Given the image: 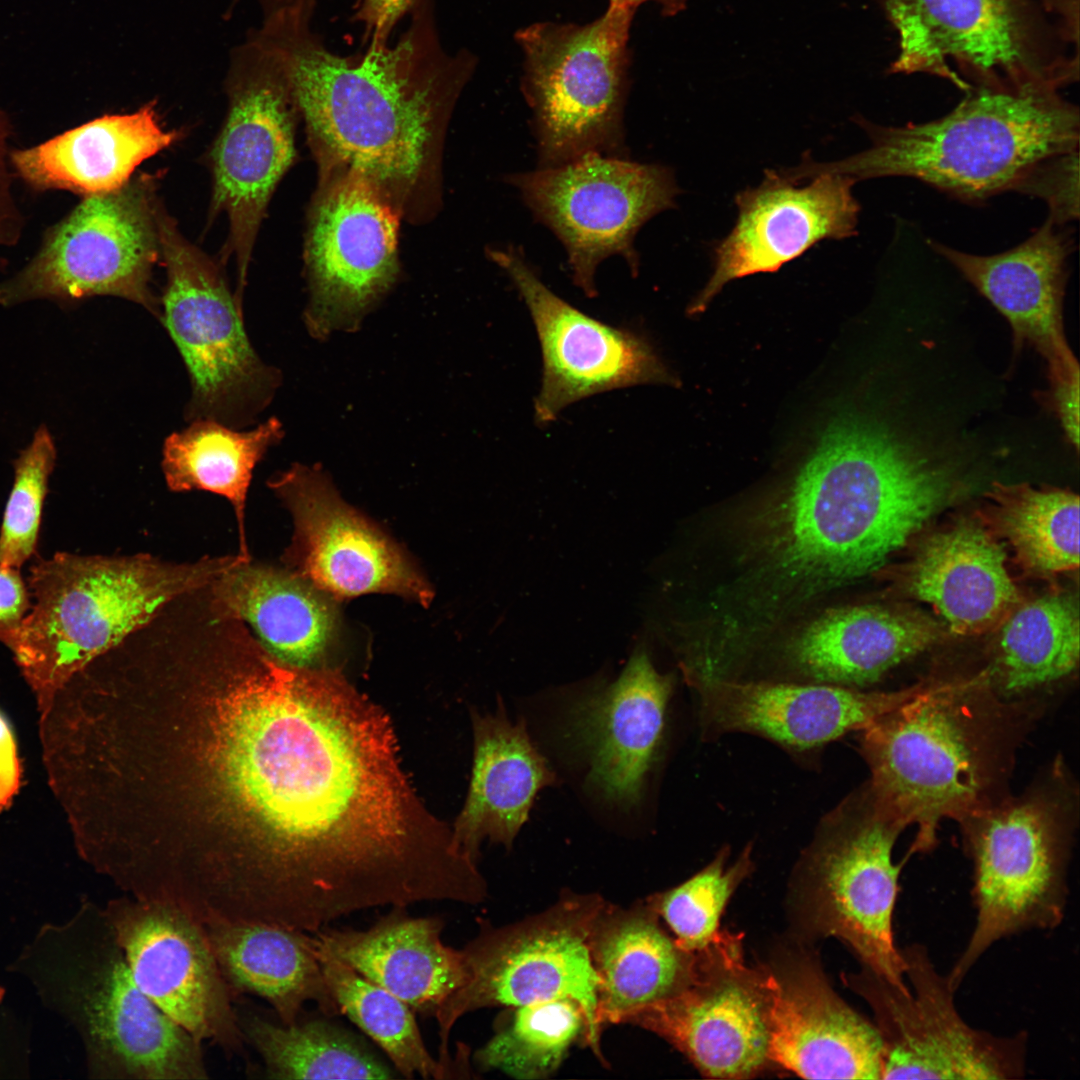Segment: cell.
<instances>
[{
	"label": "cell",
	"instance_id": "7a4b0ae2",
	"mask_svg": "<svg viewBox=\"0 0 1080 1080\" xmlns=\"http://www.w3.org/2000/svg\"><path fill=\"white\" fill-rule=\"evenodd\" d=\"M952 469L862 416L824 431L794 481L756 512L748 552L784 604L879 568L955 496Z\"/></svg>",
	"mask_w": 1080,
	"mask_h": 1080
},
{
	"label": "cell",
	"instance_id": "5b68a950",
	"mask_svg": "<svg viewBox=\"0 0 1080 1080\" xmlns=\"http://www.w3.org/2000/svg\"><path fill=\"white\" fill-rule=\"evenodd\" d=\"M941 118L903 126L857 123L870 146L843 160L797 166L802 179L902 176L967 201L1013 190L1040 161L1078 149L1079 109L1049 86L972 88Z\"/></svg>",
	"mask_w": 1080,
	"mask_h": 1080
},
{
	"label": "cell",
	"instance_id": "816d5d0a",
	"mask_svg": "<svg viewBox=\"0 0 1080 1080\" xmlns=\"http://www.w3.org/2000/svg\"><path fill=\"white\" fill-rule=\"evenodd\" d=\"M269 1L277 2V3H295V2H300V1H304V0H269Z\"/></svg>",
	"mask_w": 1080,
	"mask_h": 1080
},
{
	"label": "cell",
	"instance_id": "60d3db41",
	"mask_svg": "<svg viewBox=\"0 0 1080 1080\" xmlns=\"http://www.w3.org/2000/svg\"><path fill=\"white\" fill-rule=\"evenodd\" d=\"M587 1020L572 999H553L515 1007L513 1015L474 1054L482 1071L497 1070L521 1080L554 1073L570 1047L586 1044Z\"/></svg>",
	"mask_w": 1080,
	"mask_h": 1080
},
{
	"label": "cell",
	"instance_id": "9c48e42d",
	"mask_svg": "<svg viewBox=\"0 0 1080 1080\" xmlns=\"http://www.w3.org/2000/svg\"><path fill=\"white\" fill-rule=\"evenodd\" d=\"M634 12L609 5L589 24L544 22L516 33L525 56L521 87L533 113L539 168L589 153L625 158Z\"/></svg>",
	"mask_w": 1080,
	"mask_h": 1080
},
{
	"label": "cell",
	"instance_id": "3957f363",
	"mask_svg": "<svg viewBox=\"0 0 1080 1080\" xmlns=\"http://www.w3.org/2000/svg\"><path fill=\"white\" fill-rule=\"evenodd\" d=\"M434 12L433 0H417L394 45L344 56L303 14L278 13L256 28L276 50L313 140L383 191L415 180L432 128L476 67L468 50H445Z\"/></svg>",
	"mask_w": 1080,
	"mask_h": 1080
},
{
	"label": "cell",
	"instance_id": "d6986e66",
	"mask_svg": "<svg viewBox=\"0 0 1080 1080\" xmlns=\"http://www.w3.org/2000/svg\"><path fill=\"white\" fill-rule=\"evenodd\" d=\"M104 910L140 990L199 1042L242 1056L232 993L204 925L174 906L131 896L109 900Z\"/></svg>",
	"mask_w": 1080,
	"mask_h": 1080
},
{
	"label": "cell",
	"instance_id": "d4e9b609",
	"mask_svg": "<svg viewBox=\"0 0 1080 1080\" xmlns=\"http://www.w3.org/2000/svg\"><path fill=\"white\" fill-rule=\"evenodd\" d=\"M671 674H661L637 648L619 677L578 699L569 709L566 737L582 750L591 784L621 807L641 799L662 740Z\"/></svg>",
	"mask_w": 1080,
	"mask_h": 1080
},
{
	"label": "cell",
	"instance_id": "d590c367",
	"mask_svg": "<svg viewBox=\"0 0 1080 1080\" xmlns=\"http://www.w3.org/2000/svg\"><path fill=\"white\" fill-rule=\"evenodd\" d=\"M282 436V424L275 417L249 430L201 418L170 434L163 444L161 466L171 490H205L231 503L239 527L238 555L245 560L250 557L244 514L253 470Z\"/></svg>",
	"mask_w": 1080,
	"mask_h": 1080
},
{
	"label": "cell",
	"instance_id": "52a82bcc",
	"mask_svg": "<svg viewBox=\"0 0 1080 1080\" xmlns=\"http://www.w3.org/2000/svg\"><path fill=\"white\" fill-rule=\"evenodd\" d=\"M979 679L922 686L863 728L873 803L900 827H917L913 851L932 848L944 818L990 805L1000 763L992 705Z\"/></svg>",
	"mask_w": 1080,
	"mask_h": 1080
},
{
	"label": "cell",
	"instance_id": "836d02e7",
	"mask_svg": "<svg viewBox=\"0 0 1080 1080\" xmlns=\"http://www.w3.org/2000/svg\"><path fill=\"white\" fill-rule=\"evenodd\" d=\"M204 928L232 995L263 998L285 1025L297 1022L308 1002L327 1017L341 1014L312 934L265 922L214 921Z\"/></svg>",
	"mask_w": 1080,
	"mask_h": 1080
},
{
	"label": "cell",
	"instance_id": "4316f807",
	"mask_svg": "<svg viewBox=\"0 0 1080 1080\" xmlns=\"http://www.w3.org/2000/svg\"><path fill=\"white\" fill-rule=\"evenodd\" d=\"M922 686L863 692L828 683L697 679L702 718L712 728L756 733L796 749L816 747L862 730Z\"/></svg>",
	"mask_w": 1080,
	"mask_h": 1080
},
{
	"label": "cell",
	"instance_id": "cb8c5ba5",
	"mask_svg": "<svg viewBox=\"0 0 1080 1080\" xmlns=\"http://www.w3.org/2000/svg\"><path fill=\"white\" fill-rule=\"evenodd\" d=\"M800 186L766 170L761 184L737 193V219L715 247L714 270L689 312H702L728 282L776 272L825 239L856 234L860 206L853 178L835 173Z\"/></svg>",
	"mask_w": 1080,
	"mask_h": 1080
},
{
	"label": "cell",
	"instance_id": "bcb514c9",
	"mask_svg": "<svg viewBox=\"0 0 1080 1080\" xmlns=\"http://www.w3.org/2000/svg\"><path fill=\"white\" fill-rule=\"evenodd\" d=\"M417 0H361L353 21L363 25V43L371 47L388 45L397 23L411 11Z\"/></svg>",
	"mask_w": 1080,
	"mask_h": 1080
},
{
	"label": "cell",
	"instance_id": "f5cc1de1",
	"mask_svg": "<svg viewBox=\"0 0 1080 1080\" xmlns=\"http://www.w3.org/2000/svg\"><path fill=\"white\" fill-rule=\"evenodd\" d=\"M4 994H5V991H4V989H3V988H2L1 986H0V1004H1L2 1000H3V998H4Z\"/></svg>",
	"mask_w": 1080,
	"mask_h": 1080
},
{
	"label": "cell",
	"instance_id": "44dd1931",
	"mask_svg": "<svg viewBox=\"0 0 1080 1080\" xmlns=\"http://www.w3.org/2000/svg\"><path fill=\"white\" fill-rule=\"evenodd\" d=\"M529 309L539 338L543 375L535 419L548 424L583 398L642 384H674L652 346L628 330L574 308L542 283L522 250L490 252Z\"/></svg>",
	"mask_w": 1080,
	"mask_h": 1080
},
{
	"label": "cell",
	"instance_id": "d6a6232c",
	"mask_svg": "<svg viewBox=\"0 0 1080 1080\" xmlns=\"http://www.w3.org/2000/svg\"><path fill=\"white\" fill-rule=\"evenodd\" d=\"M474 731L470 790L451 840L472 860L485 838L510 848L538 792L556 782L525 721L511 722L502 705L494 715L476 717Z\"/></svg>",
	"mask_w": 1080,
	"mask_h": 1080
},
{
	"label": "cell",
	"instance_id": "9a60e30c",
	"mask_svg": "<svg viewBox=\"0 0 1080 1080\" xmlns=\"http://www.w3.org/2000/svg\"><path fill=\"white\" fill-rule=\"evenodd\" d=\"M535 219L564 246L576 286L597 295L594 276L606 258H624L639 272L634 240L653 216L675 207L679 188L671 169L589 153L565 164L512 174Z\"/></svg>",
	"mask_w": 1080,
	"mask_h": 1080
},
{
	"label": "cell",
	"instance_id": "f6af8a7d",
	"mask_svg": "<svg viewBox=\"0 0 1080 1080\" xmlns=\"http://www.w3.org/2000/svg\"><path fill=\"white\" fill-rule=\"evenodd\" d=\"M30 609L29 589L19 569L0 564V642L9 649Z\"/></svg>",
	"mask_w": 1080,
	"mask_h": 1080
},
{
	"label": "cell",
	"instance_id": "8992f818",
	"mask_svg": "<svg viewBox=\"0 0 1080 1080\" xmlns=\"http://www.w3.org/2000/svg\"><path fill=\"white\" fill-rule=\"evenodd\" d=\"M237 554L168 563L140 554L40 558L30 568L34 599L10 649L40 696H52L92 660L146 625L168 603L211 585Z\"/></svg>",
	"mask_w": 1080,
	"mask_h": 1080
},
{
	"label": "cell",
	"instance_id": "8d00e7d4",
	"mask_svg": "<svg viewBox=\"0 0 1080 1080\" xmlns=\"http://www.w3.org/2000/svg\"><path fill=\"white\" fill-rule=\"evenodd\" d=\"M245 1042L260 1055L266 1077L393 1079L401 1077L366 1041L328 1019L276 1024L258 1014L238 1015Z\"/></svg>",
	"mask_w": 1080,
	"mask_h": 1080
},
{
	"label": "cell",
	"instance_id": "7dc6e473",
	"mask_svg": "<svg viewBox=\"0 0 1080 1080\" xmlns=\"http://www.w3.org/2000/svg\"><path fill=\"white\" fill-rule=\"evenodd\" d=\"M20 783V765L12 730L0 713V809L8 805Z\"/></svg>",
	"mask_w": 1080,
	"mask_h": 1080
},
{
	"label": "cell",
	"instance_id": "7bdbcfd3",
	"mask_svg": "<svg viewBox=\"0 0 1080 1080\" xmlns=\"http://www.w3.org/2000/svg\"><path fill=\"white\" fill-rule=\"evenodd\" d=\"M57 451L45 425L14 461V483L0 529V564L20 568L36 552L43 502Z\"/></svg>",
	"mask_w": 1080,
	"mask_h": 1080
},
{
	"label": "cell",
	"instance_id": "8fae6325",
	"mask_svg": "<svg viewBox=\"0 0 1080 1080\" xmlns=\"http://www.w3.org/2000/svg\"><path fill=\"white\" fill-rule=\"evenodd\" d=\"M603 902L594 896H569L549 910L513 925L479 923V933L463 949L467 982L437 1009L441 1066L453 1062L449 1038L465 1014L494 1006H518L572 999L587 1020L588 1045L602 1059L597 1025L598 977L589 937Z\"/></svg>",
	"mask_w": 1080,
	"mask_h": 1080
},
{
	"label": "cell",
	"instance_id": "1f68e13d",
	"mask_svg": "<svg viewBox=\"0 0 1080 1080\" xmlns=\"http://www.w3.org/2000/svg\"><path fill=\"white\" fill-rule=\"evenodd\" d=\"M647 905L603 904L589 946L598 977L597 1025L626 1023L639 1010L679 991L691 979L695 952L680 948Z\"/></svg>",
	"mask_w": 1080,
	"mask_h": 1080
},
{
	"label": "cell",
	"instance_id": "ab89813d",
	"mask_svg": "<svg viewBox=\"0 0 1080 1080\" xmlns=\"http://www.w3.org/2000/svg\"><path fill=\"white\" fill-rule=\"evenodd\" d=\"M316 954L341 1014L383 1050L401 1077L447 1078L428 1051L407 1003L345 963L317 950Z\"/></svg>",
	"mask_w": 1080,
	"mask_h": 1080
},
{
	"label": "cell",
	"instance_id": "83f0119b",
	"mask_svg": "<svg viewBox=\"0 0 1080 1080\" xmlns=\"http://www.w3.org/2000/svg\"><path fill=\"white\" fill-rule=\"evenodd\" d=\"M443 928L439 917H414L406 906H393L367 929L326 927L312 941L318 952L433 1017L469 977L462 950L443 942Z\"/></svg>",
	"mask_w": 1080,
	"mask_h": 1080
},
{
	"label": "cell",
	"instance_id": "c3c4849f",
	"mask_svg": "<svg viewBox=\"0 0 1080 1080\" xmlns=\"http://www.w3.org/2000/svg\"><path fill=\"white\" fill-rule=\"evenodd\" d=\"M647 1H655L662 7L665 15H674L685 7L686 0H609V5L625 7L632 10Z\"/></svg>",
	"mask_w": 1080,
	"mask_h": 1080
},
{
	"label": "cell",
	"instance_id": "2e32d148",
	"mask_svg": "<svg viewBox=\"0 0 1080 1080\" xmlns=\"http://www.w3.org/2000/svg\"><path fill=\"white\" fill-rule=\"evenodd\" d=\"M900 949L909 992L866 968L850 982L875 1015L882 1042L880 1079L1022 1078L1027 1034L999 1036L970 1026L927 948L914 943Z\"/></svg>",
	"mask_w": 1080,
	"mask_h": 1080
},
{
	"label": "cell",
	"instance_id": "f35d334b",
	"mask_svg": "<svg viewBox=\"0 0 1080 1080\" xmlns=\"http://www.w3.org/2000/svg\"><path fill=\"white\" fill-rule=\"evenodd\" d=\"M991 521L1027 571L1051 576L1078 568L1079 496L1028 483H995Z\"/></svg>",
	"mask_w": 1080,
	"mask_h": 1080
},
{
	"label": "cell",
	"instance_id": "b9f144b4",
	"mask_svg": "<svg viewBox=\"0 0 1080 1080\" xmlns=\"http://www.w3.org/2000/svg\"><path fill=\"white\" fill-rule=\"evenodd\" d=\"M751 848L730 863L727 849L682 884L650 898L648 906L687 952L703 950L720 935L719 922L729 898L752 868Z\"/></svg>",
	"mask_w": 1080,
	"mask_h": 1080
},
{
	"label": "cell",
	"instance_id": "484cf974",
	"mask_svg": "<svg viewBox=\"0 0 1080 1080\" xmlns=\"http://www.w3.org/2000/svg\"><path fill=\"white\" fill-rule=\"evenodd\" d=\"M769 1062L809 1079H880L882 1042L814 963L766 971Z\"/></svg>",
	"mask_w": 1080,
	"mask_h": 1080
},
{
	"label": "cell",
	"instance_id": "277c9868",
	"mask_svg": "<svg viewBox=\"0 0 1080 1080\" xmlns=\"http://www.w3.org/2000/svg\"><path fill=\"white\" fill-rule=\"evenodd\" d=\"M10 970L78 1035L90 1078H209L202 1043L137 986L101 907L84 897L64 923H46Z\"/></svg>",
	"mask_w": 1080,
	"mask_h": 1080
},
{
	"label": "cell",
	"instance_id": "e0dca14e",
	"mask_svg": "<svg viewBox=\"0 0 1080 1080\" xmlns=\"http://www.w3.org/2000/svg\"><path fill=\"white\" fill-rule=\"evenodd\" d=\"M902 829L868 792L839 810L811 850L806 905L818 933L842 940L864 968L909 992L892 925L901 867L892 851Z\"/></svg>",
	"mask_w": 1080,
	"mask_h": 1080
},
{
	"label": "cell",
	"instance_id": "f546056e",
	"mask_svg": "<svg viewBox=\"0 0 1080 1080\" xmlns=\"http://www.w3.org/2000/svg\"><path fill=\"white\" fill-rule=\"evenodd\" d=\"M904 584L960 635L1000 625L1020 603L1003 548L973 521L925 539L905 568Z\"/></svg>",
	"mask_w": 1080,
	"mask_h": 1080
},
{
	"label": "cell",
	"instance_id": "4fadbf2b",
	"mask_svg": "<svg viewBox=\"0 0 1080 1080\" xmlns=\"http://www.w3.org/2000/svg\"><path fill=\"white\" fill-rule=\"evenodd\" d=\"M1056 808L1034 795L989 805L963 821L971 824L976 918L947 975L955 991L996 942L1029 930H1052L1063 921L1068 854Z\"/></svg>",
	"mask_w": 1080,
	"mask_h": 1080
},
{
	"label": "cell",
	"instance_id": "f907efd6",
	"mask_svg": "<svg viewBox=\"0 0 1080 1080\" xmlns=\"http://www.w3.org/2000/svg\"><path fill=\"white\" fill-rule=\"evenodd\" d=\"M241 2H242V1H241ZM239 3H240V1H237V0H232V1H231V6H233V7H236V6H237V4H239ZM314 10H315V9H314ZM314 10H286V11H299V12H304V13H306V12H307L308 14H314ZM280 12H285V11H280ZM276 13H279V12H276ZM276 13H273V14H269V15H265V14H262V17H268V16L274 15V14H276Z\"/></svg>",
	"mask_w": 1080,
	"mask_h": 1080
},
{
	"label": "cell",
	"instance_id": "7402d4cb",
	"mask_svg": "<svg viewBox=\"0 0 1080 1080\" xmlns=\"http://www.w3.org/2000/svg\"><path fill=\"white\" fill-rule=\"evenodd\" d=\"M398 220L384 191L347 171L314 211L307 244L312 301L305 315L318 338L354 329L397 273Z\"/></svg>",
	"mask_w": 1080,
	"mask_h": 1080
},
{
	"label": "cell",
	"instance_id": "603a6c76",
	"mask_svg": "<svg viewBox=\"0 0 1080 1080\" xmlns=\"http://www.w3.org/2000/svg\"><path fill=\"white\" fill-rule=\"evenodd\" d=\"M269 485L290 510L299 575L332 597L389 592L422 605L432 591L400 550L336 494L320 472L296 464Z\"/></svg>",
	"mask_w": 1080,
	"mask_h": 1080
},
{
	"label": "cell",
	"instance_id": "ee69618b",
	"mask_svg": "<svg viewBox=\"0 0 1080 1080\" xmlns=\"http://www.w3.org/2000/svg\"><path fill=\"white\" fill-rule=\"evenodd\" d=\"M1078 149L1046 158L1034 165L1013 190L1044 200L1048 217L1057 225L1079 216Z\"/></svg>",
	"mask_w": 1080,
	"mask_h": 1080
},
{
	"label": "cell",
	"instance_id": "681fc988",
	"mask_svg": "<svg viewBox=\"0 0 1080 1080\" xmlns=\"http://www.w3.org/2000/svg\"><path fill=\"white\" fill-rule=\"evenodd\" d=\"M8 137V124L6 114L0 109V161L2 159Z\"/></svg>",
	"mask_w": 1080,
	"mask_h": 1080
},
{
	"label": "cell",
	"instance_id": "30bf717a",
	"mask_svg": "<svg viewBox=\"0 0 1080 1080\" xmlns=\"http://www.w3.org/2000/svg\"><path fill=\"white\" fill-rule=\"evenodd\" d=\"M158 228L166 270L160 320L191 383L185 419H212L244 429L271 402L280 373L254 350L241 302L219 266L182 235L162 207Z\"/></svg>",
	"mask_w": 1080,
	"mask_h": 1080
},
{
	"label": "cell",
	"instance_id": "ffe728a7",
	"mask_svg": "<svg viewBox=\"0 0 1080 1080\" xmlns=\"http://www.w3.org/2000/svg\"><path fill=\"white\" fill-rule=\"evenodd\" d=\"M1049 217L1019 245L978 255L929 241L998 311L1013 331L1014 347H1033L1045 360L1048 402L1066 434L1079 429V364L1063 325L1070 235Z\"/></svg>",
	"mask_w": 1080,
	"mask_h": 1080
},
{
	"label": "cell",
	"instance_id": "ac0fdd59",
	"mask_svg": "<svg viewBox=\"0 0 1080 1080\" xmlns=\"http://www.w3.org/2000/svg\"><path fill=\"white\" fill-rule=\"evenodd\" d=\"M695 954L688 983L626 1023L664 1038L705 1076L751 1077L769 1062L766 971L746 964L741 938L728 931Z\"/></svg>",
	"mask_w": 1080,
	"mask_h": 1080
},
{
	"label": "cell",
	"instance_id": "e575fe53",
	"mask_svg": "<svg viewBox=\"0 0 1080 1080\" xmlns=\"http://www.w3.org/2000/svg\"><path fill=\"white\" fill-rule=\"evenodd\" d=\"M939 636L930 618L881 606L834 609L807 625L790 647L793 664L819 682L856 686L924 651Z\"/></svg>",
	"mask_w": 1080,
	"mask_h": 1080
},
{
	"label": "cell",
	"instance_id": "5bb4252c",
	"mask_svg": "<svg viewBox=\"0 0 1080 1080\" xmlns=\"http://www.w3.org/2000/svg\"><path fill=\"white\" fill-rule=\"evenodd\" d=\"M224 124L210 150L212 210L229 221L226 244L237 264L239 300L269 199L294 156L298 112L281 60L256 29L230 51Z\"/></svg>",
	"mask_w": 1080,
	"mask_h": 1080
},
{
	"label": "cell",
	"instance_id": "74e56055",
	"mask_svg": "<svg viewBox=\"0 0 1080 1080\" xmlns=\"http://www.w3.org/2000/svg\"><path fill=\"white\" fill-rule=\"evenodd\" d=\"M993 675L1008 696L1055 682L1079 661V610L1064 593L1018 604L1000 624Z\"/></svg>",
	"mask_w": 1080,
	"mask_h": 1080
},
{
	"label": "cell",
	"instance_id": "7c38bea8",
	"mask_svg": "<svg viewBox=\"0 0 1080 1080\" xmlns=\"http://www.w3.org/2000/svg\"><path fill=\"white\" fill-rule=\"evenodd\" d=\"M155 184L141 175L115 191L86 196L47 233L30 263L0 283V305L116 296L160 318L151 287L161 258Z\"/></svg>",
	"mask_w": 1080,
	"mask_h": 1080
},
{
	"label": "cell",
	"instance_id": "6da1fadb",
	"mask_svg": "<svg viewBox=\"0 0 1080 1080\" xmlns=\"http://www.w3.org/2000/svg\"><path fill=\"white\" fill-rule=\"evenodd\" d=\"M219 750L263 830L255 881L268 922L315 933L410 898L429 848L409 832L392 729L338 675L271 666L235 698Z\"/></svg>",
	"mask_w": 1080,
	"mask_h": 1080
},
{
	"label": "cell",
	"instance_id": "f1b7e54d",
	"mask_svg": "<svg viewBox=\"0 0 1080 1080\" xmlns=\"http://www.w3.org/2000/svg\"><path fill=\"white\" fill-rule=\"evenodd\" d=\"M211 589L219 616L248 623L280 663L314 667L339 640L332 596L295 571L242 561L221 574Z\"/></svg>",
	"mask_w": 1080,
	"mask_h": 1080
},
{
	"label": "cell",
	"instance_id": "ba28073f",
	"mask_svg": "<svg viewBox=\"0 0 1080 1080\" xmlns=\"http://www.w3.org/2000/svg\"><path fill=\"white\" fill-rule=\"evenodd\" d=\"M898 37L894 73L972 88L1057 89L1078 80L1077 0H880Z\"/></svg>",
	"mask_w": 1080,
	"mask_h": 1080
},
{
	"label": "cell",
	"instance_id": "4dcf8cb0",
	"mask_svg": "<svg viewBox=\"0 0 1080 1080\" xmlns=\"http://www.w3.org/2000/svg\"><path fill=\"white\" fill-rule=\"evenodd\" d=\"M180 137L167 130L155 102L132 113L103 115L37 146L11 153L17 174L36 189L86 196L120 189L146 159Z\"/></svg>",
	"mask_w": 1080,
	"mask_h": 1080
}]
</instances>
